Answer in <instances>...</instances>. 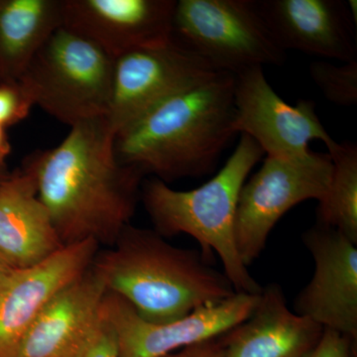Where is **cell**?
<instances>
[{"instance_id":"cell-1","label":"cell","mask_w":357,"mask_h":357,"mask_svg":"<svg viewBox=\"0 0 357 357\" xmlns=\"http://www.w3.org/2000/svg\"><path fill=\"white\" fill-rule=\"evenodd\" d=\"M70 128L60 144L30 155L23 167L63 245L93 241L110 248L130 225L144 175L117 158L109 117Z\"/></svg>"},{"instance_id":"cell-2","label":"cell","mask_w":357,"mask_h":357,"mask_svg":"<svg viewBox=\"0 0 357 357\" xmlns=\"http://www.w3.org/2000/svg\"><path fill=\"white\" fill-rule=\"evenodd\" d=\"M234 76L217 73L115 135V153L143 175L171 182L208 175L236 134Z\"/></svg>"},{"instance_id":"cell-3","label":"cell","mask_w":357,"mask_h":357,"mask_svg":"<svg viewBox=\"0 0 357 357\" xmlns=\"http://www.w3.org/2000/svg\"><path fill=\"white\" fill-rule=\"evenodd\" d=\"M195 249L176 248L154 229L128 225L98 251L91 270L107 293L150 323H168L236 294L227 277Z\"/></svg>"},{"instance_id":"cell-4","label":"cell","mask_w":357,"mask_h":357,"mask_svg":"<svg viewBox=\"0 0 357 357\" xmlns=\"http://www.w3.org/2000/svg\"><path fill=\"white\" fill-rule=\"evenodd\" d=\"M263 155L255 140L241 134L225 166L201 187L177 191L154 178L141 188L140 199L155 231L164 238L182 234L192 236L210 261L217 253L223 273L237 293L259 294L262 291L239 255L236 215L244 183Z\"/></svg>"},{"instance_id":"cell-5","label":"cell","mask_w":357,"mask_h":357,"mask_svg":"<svg viewBox=\"0 0 357 357\" xmlns=\"http://www.w3.org/2000/svg\"><path fill=\"white\" fill-rule=\"evenodd\" d=\"M114 64L96 45L61 25L18 81L34 105L73 128L109 117Z\"/></svg>"},{"instance_id":"cell-6","label":"cell","mask_w":357,"mask_h":357,"mask_svg":"<svg viewBox=\"0 0 357 357\" xmlns=\"http://www.w3.org/2000/svg\"><path fill=\"white\" fill-rule=\"evenodd\" d=\"M173 38L213 70L234 76L285 60L255 0H178Z\"/></svg>"},{"instance_id":"cell-7","label":"cell","mask_w":357,"mask_h":357,"mask_svg":"<svg viewBox=\"0 0 357 357\" xmlns=\"http://www.w3.org/2000/svg\"><path fill=\"white\" fill-rule=\"evenodd\" d=\"M332 173L328 154L266 157L261 168L244 183L237 204L236 245L246 266L261 255L270 232L287 211L307 199H323Z\"/></svg>"},{"instance_id":"cell-8","label":"cell","mask_w":357,"mask_h":357,"mask_svg":"<svg viewBox=\"0 0 357 357\" xmlns=\"http://www.w3.org/2000/svg\"><path fill=\"white\" fill-rule=\"evenodd\" d=\"M217 73L220 72L174 38L114 59L109 121L115 135Z\"/></svg>"},{"instance_id":"cell-9","label":"cell","mask_w":357,"mask_h":357,"mask_svg":"<svg viewBox=\"0 0 357 357\" xmlns=\"http://www.w3.org/2000/svg\"><path fill=\"white\" fill-rule=\"evenodd\" d=\"M236 133L248 135L275 158H299L311 152L312 140L323 141L328 150L335 141L321 123L316 103L301 100L288 105L268 83L262 67L234 76Z\"/></svg>"},{"instance_id":"cell-10","label":"cell","mask_w":357,"mask_h":357,"mask_svg":"<svg viewBox=\"0 0 357 357\" xmlns=\"http://www.w3.org/2000/svg\"><path fill=\"white\" fill-rule=\"evenodd\" d=\"M259 294L236 292L168 323L145 321L128 302L112 293L105 295L102 311L114 330L119 357H163L229 332L252 314Z\"/></svg>"},{"instance_id":"cell-11","label":"cell","mask_w":357,"mask_h":357,"mask_svg":"<svg viewBox=\"0 0 357 357\" xmlns=\"http://www.w3.org/2000/svg\"><path fill=\"white\" fill-rule=\"evenodd\" d=\"M314 274L295 300V312L324 328L357 338V244L317 222L303 236Z\"/></svg>"},{"instance_id":"cell-12","label":"cell","mask_w":357,"mask_h":357,"mask_svg":"<svg viewBox=\"0 0 357 357\" xmlns=\"http://www.w3.org/2000/svg\"><path fill=\"white\" fill-rule=\"evenodd\" d=\"M176 0H62V26L112 59L173 39Z\"/></svg>"},{"instance_id":"cell-13","label":"cell","mask_w":357,"mask_h":357,"mask_svg":"<svg viewBox=\"0 0 357 357\" xmlns=\"http://www.w3.org/2000/svg\"><path fill=\"white\" fill-rule=\"evenodd\" d=\"M100 245L70 244L43 261L17 269L0 288V357H15L21 340L45 307L91 266Z\"/></svg>"},{"instance_id":"cell-14","label":"cell","mask_w":357,"mask_h":357,"mask_svg":"<svg viewBox=\"0 0 357 357\" xmlns=\"http://www.w3.org/2000/svg\"><path fill=\"white\" fill-rule=\"evenodd\" d=\"M268 30L284 51L357 60L356 1L255 0Z\"/></svg>"},{"instance_id":"cell-15","label":"cell","mask_w":357,"mask_h":357,"mask_svg":"<svg viewBox=\"0 0 357 357\" xmlns=\"http://www.w3.org/2000/svg\"><path fill=\"white\" fill-rule=\"evenodd\" d=\"M107 291L89 267L45 307L15 357H77L100 319Z\"/></svg>"},{"instance_id":"cell-16","label":"cell","mask_w":357,"mask_h":357,"mask_svg":"<svg viewBox=\"0 0 357 357\" xmlns=\"http://www.w3.org/2000/svg\"><path fill=\"white\" fill-rule=\"evenodd\" d=\"M324 328L290 311L277 284L262 288L255 311L220 335L225 357H303L321 338Z\"/></svg>"},{"instance_id":"cell-17","label":"cell","mask_w":357,"mask_h":357,"mask_svg":"<svg viewBox=\"0 0 357 357\" xmlns=\"http://www.w3.org/2000/svg\"><path fill=\"white\" fill-rule=\"evenodd\" d=\"M64 248L24 167L0 182V255L14 269L43 261Z\"/></svg>"},{"instance_id":"cell-18","label":"cell","mask_w":357,"mask_h":357,"mask_svg":"<svg viewBox=\"0 0 357 357\" xmlns=\"http://www.w3.org/2000/svg\"><path fill=\"white\" fill-rule=\"evenodd\" d=\"M62 25V0H0V81H18Z\"/></svg>"},{"instance_id":"cell-19","label":"cell","mask_w":357,"mask_h":357,"mask_svg":"<svg viewBox=\"0 0 357 357\" xmlns=\"http://www.w3.org/2000/svg\"><path fill=\"white\" fill-rule=\"evenodd\" d=\"M328 151L333 173L325 196L319 202L318 222L357 244V147L337 142Z\"/></svg>"},{"instance_id":"cell-20","label":"cell","mask_w":357,"mask_h":357,"mask_svg":"<svg viewBox=\"0 0 357 357\" xmlns=\"http://www.w3.org/2000/svg\"><path fill=\"white\" fill-rule=\"evenodd\" d=\"M310 75L328 102L340 107L357 102V60L335 65L317 61L310 66Z\"/></svg>"},{"instance_id":"cell-21","label":"cell","mask_w":357,"mask_h":357,"mask_svg":"<svg viewBox=\"0 0 357 357\" xmlns=\"http://www.w3.org/2000/svg\"><path fill=\"white\" fill-rule=\"evenodd\" d=\"M34 107L20 81H0V126H14L29 115Z\"/></svg>"},{"instance_id":"cell-22","label":"cell","mask_w":357,"mask_h":357,"mask_svg":"<svg viewBox=\"0 0 357 357\" xmlns=\"http://www.w3.org/2000/svg\"><path fill=\"white\" fill-rule=\"evenodd\" d=\"M77 357H119L114 330L102 311L95 331Z\"/></svg>"},{"instance_id":"cell-23","label":"cell","mask_w":357,"mask_h":357,"mask_svg":"<svg viewBox=\"0 0 357 357\" xmlns=\"http://www.w3.org/2000/svg\"><path fill=\"white\" fill-rule=\"evenodd\" d=\"M354 342L342 333L324 328L318 344L303 357H351Z\"/></svg>"},{"instance_id":"cell-24","label":"cell","mask_w":357,"mask_h":357,"mask_svg":"<svg viewBox=\"0 0 357 357\" xmlns=\"http://www.w3.org/2000/svg\"><path fill=\"white\" fill-rule=\"evenodd\" d=\"M163 357H225L220 337L190 345Z\"/></svg>"},{"instance_id":"cell-25","label":"cell","mask_w":357,"mask_h":357,"mask_svg":"<svg viewBox=\"0 0 357 357\" xmlns=\"http://www.w3.org/2000/svg\"><path fill=\"white\" fill-rule=\"evenodd\" d=\"M11 153V144L6 131V128L0 126V174H7L6 162Z\"/></svg>"},{"instance_id":"cell-26","label":"cell","mask_w":357,"mask_h":357,"mask_svg":"<svg viewBox=\"0 0 357 357\" xmlns=\"http://www.w3.org/2000/svg\"><path fill=\"white\" fill-rule=\"evenodd\" d=\"M15 270L0 255V288L6 284V282L8 280L9 277L13 274Z\"/></svg>"},{"instance_id":"cell-27","label":"cell","mask_w":357,"mask_h":357,"mask_svg":"<svg viewBox=\"0 0 357 357\" xmlns=\"http://www.w3.org/2000/svg\"><path fill=\"white\" fill-rule=\"evenodd\" d=\"M7 175H8V174H7ZM7 175H6V176H0V182H1V181L3 180V178H6Z\"/></svg>"},{"instance_id":"cell-28","label":"cell","mask_w":357,"mask_h":357,"mask_svg":"<svg viewBox=\"0 0 357 357\" xmlns=\"http://www.w3.org/2000/svg\"><path fill=\"white\" fill-rule=\"evenodd\" d=\"M7 174H8V173H7ZM7 174H0V176H6V175H7Z\"/></svg>"}]
</instances>
